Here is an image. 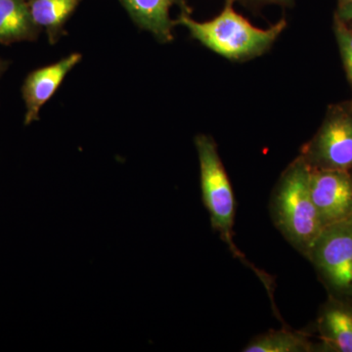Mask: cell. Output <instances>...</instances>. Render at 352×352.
<instances>
[{"mask_svg":"<svg viewBox=\"0 0 352 352\" xmlns=\"http://www.w3.org/2000/svg\"><path fill=\"white\" fill-rule=\"evenodd\" d=\"M310 173L307 160H296L282 177L273 201L278 226L307 256L324 228L310 192Z\"/></svg>","mask_w":352,"mask_h":352,"instance_id":"obj_2","label":"cell"},{"mask_svg":"<svg viewBox=\"0 0 352 352\" xmlns=\"http://www.w3.org/2000/svg\"><path fill=\"white\" fill-rule=\"evenodd\" d=\"M337 17L342 22H352V3L339 6Z\"/></svg>","mask_w":352,"mask_h":352,"instance_id":"obj_14","label":"cell"},{"mask_svg":"<svg viewBox=\"0 0 352 352\" xmlns=\"http://www.w3.org/2000/svg\"><path fill=\"white\" fill-rule=\"evenodd\" d=\"M310 351L307 339L298 333L275 331L259 336L245 347V352H305Z\"/></svg>","mask_w":352,"mask_h":352,"instance_id":"obj_12","label":"cell"},{"mask_svg":"<svg viewBox=\"0 0 352 352\" xmlns=\"http://www.w3.org/2000/svg\"></svg>","mask_w":352,"mask_h":352,"instance_id":"obj_19","label":"cell"},{"mask_svg":"<svg viewBox=\"0 0 352 352\" xmlns=\"http://www.w3.org/2000/svg\"><path fill=\"white\" fill-rule=\"evenodd\" d=\"M195 145L200 163L201 196L210 212L212 228L219 231L235 254L232 242L235 198L226 168L217 152L214 139L210 136H196Z\"/></svg>","mask_w":352,"mask_h":352,"instance_id":"obj_3","label":"cell"},{"mask_svg":"<svg viewBox=\"0 0 352 352\" xmlns=\"http://www.w3.org/2000/svg\"><path fill=\"white\" fill-rule=\"evenodd\" d=\"M80 0H28L32 19L55 44L66 34L65 25L75 12Z\"/></svg>","mask_w":352,"mask_h":352,"instance_id":"obj_11","label":"cell"},{"mask_svg":"<svg viewBox=\"0 0 352 352\" xmlns=\"http://www.w3.org/2000/svg\"><path fill=\"white\" fill-rule=\"evenodd\" d=\"M265 1L275 2V3L286 4L289 3L291 0H265Z\"/></svg>","mask_w":352,"mask_h":352,"instance_id":"obj_16","label":"cell"},{"mask_svg":"<svg viewBox=\"0 0 352 352\" xmlns=\"http://www.w3.org/2000/svg\"><path fill=\"white\" fill-rule=\"evenodd\" d=\"M138 27L154 34L162 43L173 41L175 22L170 10L175 0H120Z\"/></svg>","mask_w":352,"mask_h":352,"instance_id":"obj_8","label":"cell"},{"mask_svg":"<svg viewBox=\"0 0 352 352\" xmlns=\"http://www.w3.org/2000/svg\"><path fill=\"white\" fill-rule=\"evenodd\" d=\"M318 329L333 351L352 352V305L333 300L322 310Z\"/></svg>","mask_w":352,"mask_h":352,"instance_id":"obj_10","label":"cell"},{"mask_svg":"<svg viewBox=\"0 0 352 352\" xmlns=\"http://www.w3.org/2000/svg\"><path fill=\"white\" fill-rule=\"evenodd\" d=\"M335 32L347 76L352 82V29L336 16Z\"/></svg>","mask_w":352,"mask_h":352,"instance_id":"obj_13","label":"cell"},{"mask_svg":"<svg viewBox=\"0 0 352 352\" xmlns=\"http://www.w3.org/2000/svg\"><path fill=\"white\" fill-rule=\"evenodd\" d=\"M312 168L349 170L352 168V112L337 109L328 116L308 146L305 157Z\"/></svg>","mask_w":352,"mask_h":352,"instance_id":"obj_5","label":"cell"},{"mask_svg":"<svg viewBox=\"0 0 352 352\" xmlns=\"http://www.w3.org/2000/svg\"><path fill=\"white\" fill-rule=\"evenodd\" d=\"M310 192L324 227L349 219L352 212V176L349 170L311 168Z\"/></svg>","mask_w":352,"mask_h":352,"instance_id":"obj_6","label":"cell"},{"mask_svg":"<svg viewBox=\"0 0 352 352\" xmlns=\"http://www.w3.org/2000/svg\"><path fill=\"white\" fill-rule=\"evenodd\" d=\"M308 258L335 295L351 298L352 226L349 221L324 227Z\"/></svg>","mask_w":352,"mask_h":352,"instance_id":"obj_4","label":"cell"},{"mask_svg":"<svg viewBox=\"0 0 352 352\" xmlns=\"http://www.w3.org/2000/svg\"><path fill=\"white\" fill-rule=\"evenodd\" d=\"M82 60L80 53H72L56 63L34 69L27 76L22 85V97L25 105V126L39 120V113L44 104L54 96L67 75Z\"/></svg>","mask_w":352,"mask_h":352,"instance_id":"obj_7","label":"cell"},{"mask_svg":"<svg viewBox=\"0 0 352 352\" xmlns=\"http://www.w3.org/2000/svg\"><path fill=\"white\" fill-rule=\"evenodd\" d=\"M346 221H349V223H351L352 226V212H351V215H349V219H346Z\"/></svg>","mask_w":352,"mask_h":352,"instance_id":"obj_18","label":"cell"},{"mask_svg":"<svg viewBox=\"0 0 352 352\" xmlns=\"http://www.w3.org/2000/svg\"><path fill=\"white\" fill-rule=\"evenodd\" d=\"M41 32L32 19L28 0H0V43L34 41Z\"/></svg>","mask_w":352,"mask_h":352,"instance_id":"obj_9","label":"cell"},{"mask_svg":"<svg viewBox=\"0 0 352 352\" xmlns=\"http://www.w3.org/2000/svg\"><path fill=\"white\" fill-rule=\"evenodd\" d=\"M8 62L0 58V76H1L2 75H3L4 73H6V69H8Z\"/></svg>","mask_w":352,"mask_h":352,"instance_id":"obj_15","label":"cell"},{"mask_svg":"<svg viewBox=\"0 0 352 352\" xmlns=\"http://www.w3.org/2000/svg\"><path fill=\"white\" fill-rule=\"evenodd\" d=\"M352 3V0H339V6H344V4Z\"/></svg>","mask_w":352,"mask_h":352,"instance_id":"obj_17","label":"cell"},{"mask_svg":"<svg viewBox=\"0 0 352 352\" xmlns=\"http://www.w3.org/2000/svg\"><path fill=\"white\" fill-rule=\"evenodd\" d=\"M234 0H226L219 16L207 22H198L182 13L175 25H182L191 36L208 50L230 60H244L258 56L274 43L286 28L280 21L268 29H259L237 13Z\"/></svg>","mask_w":352,"mask_h":352,"instance_id":"obj_1","label":"cell"}]
</instances>
